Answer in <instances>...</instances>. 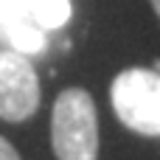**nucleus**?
Masks as SVG:
<instances>
[{
	"mask_svg": "<svg viewBox=\"0 0 160 160\" xmlns=\"http://www.w3.org/2000/svg\"><path fill=\"white\" fill-rule=\"evenodd\" d=\"M39 79L25 53L0 51V118L3 121H25L39 107Z\"/></svg>",
	"mask_w": 160,
	"mask_h": 160,
	"instance_id": "3",
	"label": "nucleus"
},
{
	"mask_svg": "<svg viewBox=\"0 0 160 160\" xmlns=\"http://www.w3.org/2000/svg\"><path fill=\"white\" fill-rule=\"evenodd\" d=\"M118 121L146 138H160V70L127 68L110 87Z\"/></svg>",
	"mask_w": 160,
	"mask_h": 160,
	"instance_id": "2",
	"label": "nucleus"
},
{
	"mask_svg": "<svg viewBox=\"0 0 160 160\" xmlns=\"http://www.w3.org/2000/svg\"><path fill=\"white\" fill-rule=\"evenodd\" d=\"M152 8L158 11V17H160V0H152Z\"/></svg>",
	"mask_w": 160,
	"mask_h": 160,
	"instance_id": "8",
	"label": "nucleus"
},
{
	"mask_svg": "<svg viewBox=\"0 0 160 160\" xmlns=\"http://www.w3.org/2000/svg\"><path fill=\"white\" fill-rule=\"evenodd\" d=\"M28 8H31V0H0V25L11 17L28 14Z\"/></svg>",
	"mask_w": 160,
	"mask_h": 160,
	"instance_id": "6",
	"label": "nucleus"
},
{
	"mask_svg": "<svg viewBox=\"0 0 160 160\" xmlns=\"http://www.w3.org/2000/svg\"><path fill=\"white\" fill-rule=\"evenodd\" d=\"M28 14L42 31L45 28H59L70 20V3L68 0H31Z\"/></svg>",
	"mask_w": 160,
	"mask_h": 160,
	"instance_id": "5",
	"label": "nucleus"
},
{
	"mask_svg": "<svg viewBox=\"0 0 160 160\" xmlns=\"http://www.w3.org/2000/svg\"><path fill=\"white\" fill-rule=\"evenodd\" d=\"M0 31L6 34V39L11 42V48L17 53H39V51H45V31L31 20V14L6 20L0 25Z\"/></svg>",
	"mask_w": 160,
	"mask_h": 160,
	"instance_id": "4",
	"label": "nucleus"
},
{
	"mask_svg": "<svg viewBox=\"0 0 160 160\" xmlns=\"http://www.w3.org/2000/svg\"><path fill=\"white\" fill-rule=\"evenodd\" d=\"M51 143L59 160L98 158V115L87 90L68 87L56 96L51 115Z\"/></svg>",
	"mask_w": 160,
	"mask_h": 160,
	"instance_id": "1",
	"label": "nucleus"
},
{
	"mask_svg": "<svg viewBox=\"0 0 160 160\" xmlns=\"http://www.w3.org/2000/svg\"><path fill=\"white\" fill-rule=\"evenodd\" d=\"M0 160H20V155H17V149L0 135Z\"/></svg>",
	"mask_w": 160,
	"mask_h": 160,
	"instance_id": "7",
	"label": "nucleus"
}]
</instances>
